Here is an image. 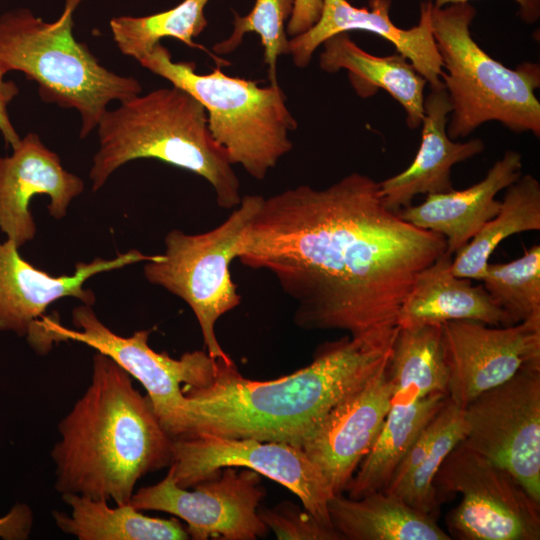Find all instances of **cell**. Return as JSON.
Segmentation results:
<instances>
[{
	"instance_id": "1",
	"label": "cell",
	"mask_w": 540,
	"mask_h": 540,
	"mask_svg": "<svg viewBox=\"0 0 540 540\" xmlns=\"http://www.w3.org/2000/svg\"><path fill=\"white\" fill-rule=\"evenodd\" d=\"M445 251L442 235L405 221L385 206L379 182L352 172L264 197L237 258L276 278L299 328L358 336L397 326L417 275Z\"/></svg>"
},
{
	"instance_id": "2",
	"label": "cell",
	"mask_w": 540,
	"mask_h": 540,
	"mask_svg": "<svg viewBox=\"0 0 540 540\" xmlns=\"http://www.w3.org/2000/svg\"><path fill=\"white\" fill-rule=\"evenodd\" d=\"M398 329L382 327L325 342L309 365L267 381L244 377L233 360L216 359L210 382L182 389L187 399L182 436L253 438L302 447L338 403L388 363Z\"/></svg>"
},
{
	"instance_id": "3",
	"label": "cell",
	"mask_w": 540,
	"mask_h": 540,
	"mask_svg": "<svg viewBox=\"0 0 540 540\" xmlns=\"http://www.w3.org/2000/svg\"><path fill=\"white\" fill-rule=\"evenodd\" d=\"M55 489L129 504L137 482L172 462L173 438L146 395L108 356L96 352L91 381L58 424Z\"/></svg>"
},
{
	"instance_id": "4",
	"label": "cell",
	"mask_w": 540,
	"mask_h": 540,
	"mask_svg": "<svg viewBox=\"0 0 540 540\" xmlns=\"http://www.w3.org/2000/svg\"><path fill=\"white\" fill-rule=\"evenodd\" d=\"M96 128L99 147L89 172L94 192L122 165L148 158L204 178L219 207L240 204V181L228 154L213 138L204 106L183 89L159 88L125 99L107 109Z\"/></svg>"
},
{
	"instance_id": "5",
	"label": "cell",
	"mask_w": 540,
	"mask_h": 540,
	"mask_svg": "<svg viewBox=\"0 0 540 540\" xmlns=\"http://www.w3.org/2000/svg\"><path fill=\"white\" fill-rule=\"evenodd\" d=\"M82 1L65 0L53 22L27 8L0 15V65L6 73L20 71L34 80L43 101L77 110L81 139L97 127L109 103L142 92L137 79L108 70L75 39L73 14Z\"/></svg>"
},
{
	"instance_id": "6",
	"label": "cell",
	"mask_w": 540,
	"mask_h": 540,
	"mask_svg": "<svg viewBox=\"0 0 540 540\" xmlns=\"http://www.w3.org/2000/svg\"><path fill=\"white\" fill-rule=\"evenodd\" d=\"M475 15L469 2L431 6V29L446 69L441 79L452 104L448 136L464 138L485 122L498 121L515 133L539 137V65L526 61L510 69L492 58L471 35Z\"/></svg>"
},
{
	"instance_id": "7",
	"label": "cell",
	"mask_w": 540,
	"mask_h": 540,
	"mask_svg": "<svg viewBox=\"0 0 540 540\" xmlns=\"http://www.w3.org/2000/svg\"><path fill=\"white\" fill-rule=\"evenodd\" d=\"M139 63L204 106L213 138L225 148L231 164H239L253 178L263 180L292 150L290 133L297 121L279 84L260 87L219 67L199 74L193 62H174L161 43Z\"/></svg>"
},
{
	"instance_id": "8",
	"label": "cell",
	"mask_w": 540,
	"mask_h": 540,
	"mask_svg": "<svg viewBox=\"0 0 540 540\" xmlns=\"http://www.w3.org/2000/svg\"><path fill=\"white\" fill-rule=\"evenodd\" d=\"M263 196L246 195L217 227L199 234L169 231L165 251L145 262L146 280L182 299L200 326L206 352L214 359L231 361L216 336L219 318L240 305L230 265L238 256L242 233L259 210Z\"/></svg>"
},
{
	"instance_id": "9",
	"label": "cell",
	"mask_w": 540,
	"mask_h": 540,
	"mask_svg": "<svg viewBox=\"0 0 540 540\" xmlns=\"http://www.w3.org/2000/svg\"><path fill=\"white\" fill-rule=\"evenodd\" d=\"M70 329L53 317L43 316L38 324L46 344L76 341L92 347L125 370L145 389L153 410L166 432L174 439L184 433L187 399L183 387H202L211 381L216 359L206 350L185 352L172 358L157 352L148 343L151 330H138L121 336L108 328L91 305L81 304L72 311Z\"/></svg>"
},
{
	"instance_id": "10",
	"label": "cell",
	"mask_w": 540,
	"mask_h": 540,
	"mask_svg": "<svg viewBox=\"0 0 540 540\" xmlns=\"http://www.w3.org/2000/svg\"><path fill=\"white\" fill-rule=\"evenodd\" d=\"M437 495L459 493L460 504L446 517L451 538L539 540L540 503L507 470L461 441L445 458L435 479Z\"/></svg>"
},
{
	"instance_id": "11",
	"label": "cell",
	"mask_w": 540,
	"mask_h": 540,
	"mask_svg": "<svg viewBox=\"0 0 540 540\" xmlns=\"http://www.w3.org/2000/svg\"><path fill=\"white\" fill-rule=\"evenodd\" d=\"M170 467L176 484L182 488H192L225 467L251 469L290 490L305 510L333 527L328 501L334 493L301 447L253 438L182 436L173 440Z\"/></svg>"
},
{
	"instance_id": "12",
	"label": "cell",
	"mask_w": 540,
	"mask_h": 540,
	"mask_svg": "<svg viewBox=\"0 0 540 540\" xmlns=\"http://www.w3.org/2000/svg\"><path fill=\"white\" fill-rule=\"evenodd\" d=\"M463 415L465 444L511 473L540 503V365L481 393Z\"/></svg>"
},
{
	"instance_id": "13",
	"label": "cell",
	"mask_w": 540,
	"mask_h": 540,
	"mask_svg": "<svg viewBox=\"0 0 540 540\" xmlns=\"http://www.w3.org/2000/svg\"><path fill=\"white\" fill-rule=\"evenodd\" d=\"M168 468L160 482L135 490L130 500L134 508L176 516L186 523L193 540H256L267 535L268 528L258 515L266 495L259 473L225 467L188 490L176 484Z\"/></svg>"
},
{
	"instance_id": "14",
	"label": "cell",
	"mask_w": 540,
	"mask_h": 540,
	"mask_svg": "<svg viewBox=\"0 0 540 540\" xmlns=\"http://www.w3.org/2000/svg\"><path fill=\"white\" fill-rule=\"evenodd\" d=\"M442 328L447 397L462 409L522 368L540 365V314L511 326L460 320Z\"/></svg>"
},
{
	"instance_id": "15",
	"label": "cell",
	"mask_w": 540,
	"mask_h": 540,
	"mask_svg": "<svg viewBox=\"0 0 540 540\" xmlns=\"http://www.w3.org/2000/svg\"><path fill=\"white\" fill-rule=\"evenodd\" d=\"M158 257L132 249L112 259L78 262L71 275L54 276L25 260L14 241L6 238L0 241V330L26 337L59 299L72 297L93 306L95 294L84 286L94 275Z\"/></svg>"
},
{
	"instance_id": "16",
	"label": "cell",
	"mask_w": 540,
	"mask_h": 540,
	"mask_svg": "<svg viewBox=\"0 0 540 540\" xmlns=\"http://www.w3.org/2000/svg\"><path fill=\"white\" fill-rule=\"evenodd\" d=\"M392 394L387 363L338 403L303 443L301 448L334 495L345 491L372 448L391 406Z\"/></svg>"
},
{
	"instance_id": "17",
	"label": "cell",
	"mask_w": 540,
	"mask_h": 540,
	"mask_svg": "<svg viewBox=\"0 0 540 540\" xmlns=\"http://www.w3.org/2000/svg\"><path fill=\"white\" fill-rule=\"evenodd\" d=\"M12 149L10 156L0 157V231L20 248L36 235L30 210L34 196H48L49 214L59 220L85 185L64 169L60 157L36 133L26 134Z\"/></svg>"
},
{
	"instance_id": "18",
	"label": "cell",
	"mask_w": 540,
	"mask_h": 540,
	"mask_svg": "<svg viewBox=\"0 0 540 540\" xmlns=\"http://www.w3.org/2000/svg\"><path fill=\"white\" fill-rule=\"evenodd\" d=\"M392 0H369V8H357L347 0H323L318 21L307 31L289 39V54L298 68L310 63L315 50L328 38L361 30L391 42L430 86L442 84L443 63L433 37L430 11L432 2L420 5V20L409 29L397 27L390 19Z\"/></svg>"
},
{
	"instance_id": "19",
	"label": "cell",
	"mask_w": 540,
	"mask_h": 540,
	"mask_svg": "<svg viewBox=\"0 0 540 540\" xmlns=\"http://www.w3.org/2000/svg\"><path fill=\"white\" fill-rule=\"evenodd\" d=\"M452 104L444 84L430 86L424 99L421 143L412 163L402 172L379 182L385 206L399 212L419 194L453 190L452 167L480 154L485 146L480 138L466 142L452 140L447 124Z\"/></svg>"
},
{
	"instance_id": "20",
	"label": "cell",
	"mask_w": 540,
	"mask_h": 540,
	"mask_svg": "<svg viewBox=\"0 0 540 540\" xmlns=\"http://www.w3.org/2000/svg\"><path fill=\"white\" fill-rule=\"evenodd\" d=\"M522 156L507 150L478 183L462 190L428 194L425 201L399 210L410 224L442 235L454 254L499 211L497 194L521 177Z\"/></svg>"
},
{
	"instance_id": "21",
	"label": "cell",
	"mask_w": 540,
	"mask_h": 540,
	"mask_svg": "<svg viewBox=\"0 0 540 540\" xmlns=\"http://www.w3.org/2000/svg\"><path fill=\"white\" fill-rule=\"evenodd\" d=\"M452 255L446 251L417 275L397 317L399 328L442 325L470 320L490 326H511L508 315L483 285L455 276Z\"/></svg>"
},
{
	"instance_id": "22",
	"label": "cell",
	"mask_w": 540,
	"mask_h": 540,
	"mask_svg": "<svg viewBox=\"0 0 540 540\" xmlns=\"http://www.w3.org/2000/svg\"><path fill=\"white\" fill-rule=\"evenodd\" d=\"M320 68L329 73L344 69L362 98L386 91L405 110L406 124L416 129L424 117V89L427 80L402 54L375 56L359 47L347 33L336 34L323 42Z\"/></svg>"
},
{
	"instance_id": "23",
	"label": "cell",
	"mask_w": 540,
	"mask_h": 540,
	"mask_svg": "<svg viewBox=\"0 0 540 540\" xmlns=\"http://www.w3.org/2000/svg\"><path fill=\"white\" fill-rule=\"evenodd\" d=\"M328 513L343 540L452 539L434 518L382 490L358 499L333 495L328 501Z\"/></svg>"
},
{
	"instance_id": "24",
	"label": "cell",
	"mask_w": 540,
	"mask_h": 540,
	"mask_svg": "<svg viewBox=\"0 0 540 540\" xmlns=\"http://www.w3.org/2000/svg\"><path fill=\"white\" fill-rule=\"evenodd\" d=\"M70 514L53 511L57 527L79 540H186L185 526L177 519L150 517L130 503L109 506L106 500L63 494Z\"/></svg>"
},
{
	"instance_id": "25",
	"label": "cell",
	"mask_w": 540,
	"mask_h": 540,
	"mask_svg": "<svg viewBox=\"0 0 540 540\" xmlns=\"http://www.w3.org/2000/svg\"><path fill=\"white\" fill-rule=\"evenodd\" d=\"M447 398L435 393L411 403L391 404L372 448L345 489L350 498L386 489L409 447Z\"/></svg>"
},
{
	"instance_id": "26",
	"label": "cell",
	"mask_w": 540,
	"mask_h": 540,
	"mask_svg": "<svg viewBox=\"0 0 540 540\" xmlns=\"http://www.w3.org/2000/svg\"><path fill=\"white\" fill-rule=\"evenodd\" d=\"M391 404H407L435 393L447 395L448 366L442 325L399 328L388 362Z\"/></svg>"
},
{
	"instance_id": "27",
	"label": "cell",
	"mask_w": 540,
	"mask_h": 540,
	"mask_svg": "<svg viewBox=\"0 0 540 540\" xmlns=\"http://www.w3.org/2000/svg\"><path fill=\"white\" fill-rule=\"evenodd\" d=\"M498 213L455 253L452 273L461 278L481 280L489 259L506 238L540 230V184L531 174L521 175L506 188Z\"/></svg>"
},
{
	"instance_id": "28",
	"label": "cell",
	"mask_w": 540,
	"mask_h": 540,
	"mask_svg": "<svg viewBox=\"0 0 540 540\" xmlns=\"http://www.w3.org/2000/svg\"><path fill=\"white\" fill-rule=\"evenodd\" d=\"M209 0H183L177 6L156 14L119 16L110 21L113 40L126 56L138 62L160 43L162 38H176L193 48V41L207 27L204 8Z\"/></svg>"
},
{
	"instance_id": "29",
	"label": "cell",
	"mask_w": 540,
	"mask_h": 540,
	"mask_svg": "<svg viewBox=\"0 0 540 540\" xmlns=\"http://www.w3.org/2000/svg\"><path fill=\"white\" fill-rule=\"evenodd\" d=\"M493 302L517 324L540 314V246L508 263H488L482 279Z\"/></svg>"
},
{
	"instance_id": "30",
	"label": "cell",
	"mask_w": 540,
	"mask_h": 540,
	"mask_svg": "<svg viewBox=\"0 0 540 540\" xmlns=\"http://www.w3.org/2000/svg\"><path fill=\"white\" fill-rule=\"evenodd\" d=\"M438 417V430L423 461L394 493L416 510L432 518L437 513L439 505L433 484L435 476L445 458L465 439L467 432L463 409L449 398L439 410Z\"/></svg>"
},
{
	"instance_id": "31",
	"label": "cell",
	"mask_w": 540,
	"mask_h": 540,
	"mask_svg": "<svg viewBox=\"0 0 540 540\" xmlns=\"http://www.w3.org/2000/svg\"><path fill=\"white\" fill-rule=\"evenodd\" d=\"M294 0H255L253 9L245 16L235 13L234 29L225 40L214 44L216 54H229L240 46L246 33L260 37L264 48V63L268 66L271 85H278L277 61L289 54V39L285 23L290 18Z\"/></svg>"
},
{
	"instance_id": "32",
	"label": "cell",
	"mask_w": 540,
	"mask_h": 540,
	"mask_svg": "<svg viewBox=\"0 0 540 540\" xmlns=\"http://www.w3.org/2000/svg\"><path fill=\"white\" fill-rule=\"evenodd\" d=\"M258 515L279 540H343L335 528L289 500L271 508H258Z\"/></svg>"
},
{
	"instance_id": "33",
	"label": "cell",
	"mask_w": 540,
	"mask_h": 540,
	"mask_svg": "<svg viewBox=\"0 0 540 540\" xmlns=\"http://www.w3.org/2000/svg\"><path fill=\"white\" fill-rule=\"evenodd\" d=\"M33 513L24 503L15 504L11 510L0 517V538L4 540H24L31 533Z\"/></svg>"
},
{
	"instance_id": "34",
	"label": "cell",
	"mask_w": 540,
	"mask_h": 540,
	"mask_svg": "<svg viewBox=\"0 0 540 540\" xmlns=\"http://www.w3.org/2000/svg\"><path fill=\"white\" fill-rule=\"evenodd\" d=\"M322 7L323 0H294L286 25L287 35L294 37L311 28L318 21Z\"/></svg>"
},
{
	"instance_id": "35",
	"label": "cell",
	"mask_w": 540,
	"mask_h": 540,
	"mask_svg": "<svg viewBox=\"0 0 540 540\" xmlns=\"http://www.w3.org/2000/svg\"><path fill=\"white\" fill-rule=\"evenodd\" d=\"M5 70L0 65V133L5 142L12 148L17 146L21 140L7 112L8 104L19 94V88L13 81H6Z\"/></svg>"
},
{
	"instance_id": "36",
	"label": "cell",
	"mask_w": 540,
	"mask_h": 540,
	"mask_svg": "<svg viewBox=\"0 0 540 540\" xmlns=\"http://www.w3.org/2000/svg\"><path fill=\"white\" fill-rule=\"evenodd\" d=\"M471 0H435V7H444L451 4L465 3ZM517 3L518 15L522 21L528 24L536 23L540 18V0H513Z\"/></svg>"
}]
</instances>
